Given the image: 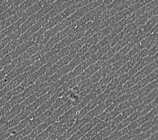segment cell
Listing matches in <instances>:
<instances>
[{"instance_id": "cell-1", "label": "cell", "mask_w": 158, "mask_h": 140, "mask_svg": "<svg viewBox=\"0 0 158 140\" xmlns=\"http://www.w3.org/2000/svg\"><path fill=\"white\" fill-rule=\"evenodd\" d=\"M28 76H30V75H28L26 73H23L22 74L18 75V76H17L16 78H14L8 85L6 86L5 88L2 90L6 94L7 92L11 91V90H12L13 89L20 86Z\"/></svg>"}, {"instance_id": "cell-2", "label": "cell", "mask_w": 158, "mask_h": 140, "mask_svg": "<svg viewBox=\"0 0 158 140\" xmlns=\"http://www.w3.org/2000/svg\"><path fill=\"white\" fill-rule=\"evenodd\" d=\"M78 112L79 111L77 107H73L72 108H71L68 111H67L65 113H64L63 115L59 117V118L56 120V121L59 122L62 124H65L67 121L73 118L74 116L76 115Z\"/></svg>"}, {"instance_id": "cell-3", "label": "cell", "mask_w": 158, "mask_h": 140, "mask_svg": "<svg viewBox=\"0 0 158 140\" xmlns=\"http://www.w3.org/2000/svg\"><path fill=\"white\" fill-rule=\"evenodd\" d=\"M72 107H73L72 100H71L69 99L65 104H64L63 105L61 106V107H60L59 108L54 111L53 113H52V117L57 120L59 117L63 115L64 113H65L67 111H68Z\"/></svg>"}, {"instance_id": "cell-4", "label": "cell", "mask_w": 158, "mask_h": 140, "mask_svg": "<svg viewBox=\"0 0 158 140\" xmlns=\"http://www.w3.org/2000/svg\"><path fill=\"white\" fill-rule=\"evenodd\" d=\"M106 108H107V107L104 103L102 104H98L96 107H95L94 109L89 111L85 117H87L88 119H89V120H92L94 118H95L96 117L98 116L99 115L104 112L105 110H106Z\"/></svg>"}, {"instance_id": "cell-5", "label": "cell", "mask_w": 158, "mask_h": 140, "mask_svg": "<svg viewBox=\"0 0 158 140\" xmlns=\"http://www.w3.org/2000/svg\"><path fill=\"white\" fill-rule=\"evenodd\" d=\"M37 22H38V20H37V18L36 17L35 14L30 16L27 20H26V21L24 22V23L22 24V25L20 26V30L22 32V34H24L26 31H27L31 27V26L35 25Z\"/></svg>"}, {"instance_id": "cell-6", "label": "cell", "mask_w": 158, "mask_h": 140, "mask_svg": "<svg viewBox=\"0 0 158 140\" xmlns=\"http://www.w3.org/2000/svg\"><path fill=\"white\" fill-rule=\"evenodd\" d=\"M18 13V6H12L8 10H7L6 12H3L1 15H0V22L4 21L7 19H8L11 17H12L14 15Z\"/></svg>"}, {"instance_id": "cell-7", "label": "cell", "mask_w": 158, "mask_h": 140, "mask_svg": "<svg viewBox=\"0 0 158 140\" xmlns=\"http://www.w3.org/2000/svg\"><path fill=\"white\" fill-rule=\"evenodd\" d=\"M44 1L43 0H40V1H38L36 3H35L32 6L30 7L26 11L25 14L27 15L28 17L32 16V15L36 14L38 12L42 9V7L44 6Z\"/></svg>"}, {"instance_id": "cell-8", "label": "cell", "mask_w": 158, "mask_h": 140, "mask_svg": "<svg viewBox=\"0 0 158 140\" xmlns=\"http://www.w3.org/2000/svg\"><path fill=\"white\" fill-rule=\"evenodd\" d=\"M158 22V16H154L147 22V23L143 26V31L145 33H149L152 31V28L155 26Z\"/></svg>"}, {"instance_id": "cell-9", "label": "cell", "mask_w": 158, "mask_h": 140, "mask_svg": "<svg viewBox=\"0 0 158 140\" xmlns=\"http://www.w3.org/2000/svg\"><path fill=\"white\" fill-rule=\"evenodd\" d=\"M22 111V110L20 107V105L18 104L16 106H15V107H14L9 112H7L6 114L4 115V116L7 119V120L9 121H10L11 119H12L14 117H15L16 115L19 114V113H20Z\"/></svg>"}, {"instance_id": "cell-10", "label": "cell", "mask_w": 158, "mask_h": 140, "mask_svg": "<svg viewBox=\"0 0 158 140\" xmlns=\"http://www.w3.org/2000/svg\"><path fill=\"white\" fill-rule=\"evenodd\" d=\"M37 2H38L37 0H26V1H24L18 6V12L24 13L30 7L32 6Z\"/></svg>"}, {"instance_id": "cell-11", "label": "cell", "mask_w": 158, "mask_h": 140, "mask_svg": "<svg viewBox=\"0 0 158 140\" xmlns=\"http://www.w3.org/2000/svg\"><path fill=\"white\" fill-rule=\"evenodd\" d=\"M157 96H158L157 89H155L154 90H153L152 92H150L149 94H148V95L145 96L143 98H142L143 103L145 105L152 103L153 100Z\"/></svg>"}, {"instance_id": "cell-12", "label": "cell", "mask_w": 158, "mask_h": 140, "mask_svg": "<svg viewBox=\"0 0 158 140\" xmlns=\"http://www.w3.org/2000/svg\"><path fill=\"white\" fill-rule=\"evenodd\" d=\"M116 126L114 125H109L108 126H107L106 128H104V129L102 130L100 132H99L98 134L100 135V137L102 138L106 137L108 135H111L112 133L116 131Z\"/></svg>"}, {"instance_id": "cell-13", "label": "cell", "mask_w": 158, "mask_h": 140, "mask_svg": "<svg viewBox=\"0 0 158 140\" xmlns=\"http://www.w3.org/2000/svg\"><path fill=\"white\" fill-rule=\"evenodd\" d=\"M88 67L89 66H88V64L85 61L80 63V65L77 66L72 71L74 74V76L76 78L77 76H78V75H80L81 73L84 72V71L87 69Z\"/></svg>"}, {"instance_id": "cell-14", "label": "cell", "mask_w": 158, "mask_h": 140, "mask_svg": "<svg viewBox=\"0 0 158 140\" xmlns=\"http://www.w3.org/2000/svg\"><path fill=\"white\" fill-rule=\"evenodd\" d=\"M69 100V97H62V98H58L57 100H55L54 104L52 105L51 108L55 111L57 108H59L60 107H61L62 105L65 104L67 101Z\"/></svg>"}, {"instance_id": "cell-15", "label": "cell", "mask_w": 158, "mask_h": 140, "mask_svg": "<svg viewBox=\"0 0 158 140\" xmlns=\"http://www.w3.org/2000/svg\"><path fill=\"white\" fill-rule=\"evenodd\" d=\"M122 113V112L120 111V109L118 108V107H116L113 111H112L111 112L108 113L106 117V121L110 123V121H112V120L114 119L116 117H118L119 115H120Z\"/></svg>"}, {"instance_id": "cell-16", "label": "cell", "mask_w": 158, "mask_h": 140, "mask_svg": "<svg viewBox=\"0 0 158 140\" xmlns=\"http://www.w3.org/2000/svg\"><path fill=\"white\" fill-rule=\"evenodd\" d=\"M102 78H103V75H102V71L100 69V70L96 71V72L94 74L91 78H90V80H91L92 84H96V83L99 82L101 80V79Z\"/></svg>"}, {"instance_id": "cell-17", "label": "cell", "mask_w": 158, "mask_h": 140, "mask_svg": "<svg viewBox=\"0 0 158 140\" xmlns=\"http://www.w3.org/2000/svg\"><path fill=\"white\" fill-rule=\"evenodd\" d=\"M119 84L120 83H119L118 78H116L114 79H112V80L107 85V89L110 90V92H112L116 90V88H117Z\"/></svg>"}, {"instance_id": "cell-18", "label": "cell", "mask_w": 158, "mask_h": 140, "mask_svg": "<svg viewBox=\"0 0 158 140\" xmlns=\"http://www.w3.org/2000/svg\"><path fill=\"white\" fill-rule=\"evenodd\" d=\"M91 85H92V82H91V80H90V78H89L80 82L77 86L79 88V89H80V93H81L85 88H88V87L90 86Z\"/></svg>"}, {"instance_id": "cell-19", "label": "cell", "mask_w": 158, "mask_h": 140, "mask_svg": "<svg viewBox=\"0 0 158 140\" xmlns=\"http://www.w3.org/2000/svg\"><path fill=\"white\" fill-rule=\"evenodd\" d=\"M153 126H154V125L152 122V121H149L146 122L144 124H143L139 129H140L141 132L144 133V132H147L149 130H151L152 129L153 127Z\"/></svg>"}, {"instance_id": "cell-20", "label": "cell", "mask_w": 158, "mask_h": 140, "mask_svg": "<svg viewBox=\"0 0 158 140\" xmlns=\"http://www.w3.org/2000/svg\"><path fill=\"white\" fill-rule=\"evenodd\" d=\"M89 112V111L88 110V108H86V107L85 108H84L83 109L80 110V111H79L77 114L74 116L73 118L76 119V121L77 120H80L81 119L84 118L86 116V115L88 114V112Z\"/></svg>"}, {"instance_id": "cell-21", "label": "cell", "mask_w": 158, "mask_h": 140, "mask_svg": "<svg viewBox=\"0 0 158 140\" xmlns=\"http://www.w3.org/2000/svg\"><path fill=\"white\" fill-rule=\"evenodd\" d=\"M87 40H88L87 38L84 37L82 38V39L76 41V42H74L73 43L75 46V51H78L79 49H80L85 45Z\"/></svg>"}, {"instance_id": "cell-22", "label": "cell", "mask_w": 158, "mask_h": 140, "mask_svg": "<svg viewBox=\"0 0 158 140\" xmlns=\"http://www.w3.org/2000/svg\"><path fill=\"white\" fill-rule=\"evenodd\" d=\"M157 114H158V107H156V108H153L152 111L145 116L149 121H153V119L157 115Z\"/></svg>"}, {"instance_id": "cell-23", "label": "cell", "mask_w": 158, "mask_h": 140, "mask_svg": "<svg viewBox=\"0 0 158 140\" xmlns=\"http://www.w3.org/2000/svg\"><path fill=\"white\" fill-rule=\"evenodd\" d=\"M130 123H131V122L129 121V120L128 119L123 120L121 123H120L118 125L116 126V131H120V130L123 129L127 127L128 125H129Z\"/></svg>"}, {"instance_id": "cell-24", "label": "cell", "mask_w": 158, "mask_h": 140, "mask_svg": "<svg viewBox=\"0 0 158 140\" xmlns=\"http://www.w3.org/2000/svg\"><path fill=\"white\" fill-rule=\"evenodd\" d=\"M49 78L50 77H48V75L46 74H45L44 75H42V76L40 77L38 79H37L35 84H36V85H38V86L43 85V84H44V83H46L48 80V79H49Z\"/></svg>"}, {"instance_id": "cell-25", "label": "cell", "mask_w": 158, "mask_h": 140, "mask_svg": "<svg viewBox=\"0 0 158 140\" xmlns=\"http://www.w3.org/2000/svg\"><path fill=\"white\" fill-rule=\"evenodd\" d=\"M134 112H135L134 108L133 107H129V108H127L126 110H125L124 111H123L121 113V115L123 117L124 120H125V119H127L128 117H129Z\"/></svg>"}, {"instance_id": "cell-26", "label": "cell", "mask_w": 158, "mask_h": 140, "mask_svg": "<svg viewBox=\"0 0 158 140\" xmlns=\"http://www.w3.org/2000/svg\"><path fill=\"white\" fill-rule=\"evenodd\" d=\"M111 70H112V66H104L102 67L101 71L103 75V78H105L106 75L110 74L112 72Z\"/></svg>"}, {"instance_id": "cell-27", "label": "cell", "mask_w": 158, "mask_h": 140, "mask_svg": "<svg viewBox=\"0 0 158 140\" xmlns=\"http://www.w3.org/2000/svg\"><path fill=\"white\" fill-rule=\"evenodd\" d=\"M118 80H119V83L120 85H124L127 82H128L131 79V77L129 76V75L127 74H125L123 75H120V76L118 77Z\"/></svg>"}, {"instance_id": "cell-28", "label": "cell", "mask_w": 158, "mask_h": 140, "mask_svg": "<svg viewBox=\"0 0 158 140\" xmlns=\"http://www.w3.org/2000/svg\"><path fill=\"white\" fill-rule=\"evenodd\" d=\"M89 49V47L88 46V45L85 44L80 49H79L78 51H77V56L81 57L84 55H85L86 53L88 51Z\"/></svg>"}, {"instance_id": "cell-29", "label": "cell", "mask_w": 158, "mask_h": 140, "mask_svg": "<svg viewBox=\"0 0 158 140\" xmlns=\"http://www.w3.org/2000/svg\"><path fill=\"white\" fill-rule=\"evenodd\" d=\"M141 117V112H137V111H135L129 117H128L127 119L129 120V121L131 123H132V122L135 121H136L137 119H139V117Z\"/></svg>"}, {"instance_id": "cell-30", "label": "cell", "mask_w": 158, "mask_h": 140, "mask_svg": "<svg viewBox=\"0 0 158 140\" xmlns=\"http://www.w3.org/2000/svg\"><path fill=\"white\" fill-rule=\"evenodd\" d=\"M140 127H141V125L139 124L138 123L137 121L136 120V121H135L131 123L129 125H128V127L127 128V129L129 130V131H132V130L140 128Z\"/></svg>"}, {"instance_id": "cell-31", "label": "cell", "mask_w": 158, "mask_h": 140, "mask_svg": "<svg viewBox=\"0 0 158 140\" xmlns=\"http://www.w3.org/2000/svg\"><path fill=\"white\" fill-rule=\"evenodd\" d=\"M76 120L74 118L71 119L69 121H67L65 124L63 125V127L65 128L66 130H68L69 129H70L71 127H73V125L75 124V123H76Z\"/></svg>"}, {"instance_id": "cell-32", "label": "cell", "mask_w": 158, "mask_h": 140, "mask_svg": "<svg viewBox=\"0 0 158 140\" xmlns=\"http://www.w3.org/2000/svg\"><path fill=\"white\" fill-rule=\"evenodd\" d=\"M153 108V106L152 104V103L150 104H148L145 106V108L143 110V111L141 112V117L142 116H145L146 115H148V113L152 111V110Z\"/></svg>"}, {"instance_id": "cell-33", "label": "cell", "mask_w": 158, "mask_h": 140, "mask_svg": "<svg viewBox=\"0 0 158 140\" xmlns=\"http://www.w3.org/2000/svg\"><path fill=\"white\" fill-rule=\"evenodd\" d=\"M123 0H115V1H113L111 4L109 5L108 6H107V10H110L113 8H115V7H118L120 5V3H122Z\"/></svg>"}, {"instance_id": "cell-34", "label": "cell", "mask_w": 158, "mask_h": 140, "mask_svg": "<svg viewBox=\"0 0 158 140\" xmlns=\"http://www.w3.org/2000/svg\"><path fill=\"white\" fill-rule=\"evenodd\" d=\"M22 138H23V136L20 133H18L16 134H14L12 135H10L8 138H7V140H20Z\"/></svg>"}, {"instance_id": "cell-35", "label": "cell", "mask_w": 158, "mask_h": 140, "mask_svg": "<svg viewBox=\"0 0 158 140\" xmlns=\"http://www.w3.org/2000/svg\"><path fill=\"white\" fill-rule=\"evenodd\" d=\"M141 133V132L140 129L139 128V129H134V130H132L131 131H129V133H128L127 134L129 135L131 138H133V137H135V136H137Z\"/></svg>"}, {"instance_id": "cell-36", "label": "cell", "mask_w": 158, "mask_h": 140, "mask_svg": "<svg viewBox=\"0 0 158 140\" xmlns=\"http://www.w3.org/2000/svg\"><path fill=\"white\" fill-rule=\"evenodd\" d=\"M98 50H99V49H98V47L97 45H93V46H92L91 47H89L88 52L90 55H92L96 53L98 51Z\"/></svg>"}, {"instance_id": "cell-37", "label": "cell", "mask_w": 158, "mask_h": 140, "mask_svg": "<svg viewBox=\"0 0 158 140\" xmlns=\"http://www.w3.org/2000/svg\"><path fill=\"white\" fill-rule=\"evenodd\" d=\"M149 50V49H143L142 50L139 52V55H140L141 59L146 57H148Z\"/></svg>"}, {"instance_id": "cell-38", "label": "cell", "mask_w": 158, "mask_h": 140, "mask_svg": "<svg viewBox=\"0 0 158 140\" xmlns=\"http://www.w3.org/2000/svg\"><path fill=\"white\" fill-rule=\"evenodd\" d=\"M94 35H95V32H94V31L93 28H89V30H88V31L85 32L84 37L87 38V39H89L90 37H92Z\"/></svg>"}, {"instance_id": "cell-39", "label": "cell", "mask_w": 158, "mask_h": 140, "mask_svg": "<svg viewBox=\"0 0 158 140\" xmlns=\"http://www.w3.org/2000/svg\"><path fill=\"white\" fill-rule=\"evenodd\" d=\"M150 33H151V34H156V35H157V34H158V22H157V24L152 28V31H150Z\"/></svg>"}, {"instance_id": "cell-40", "label": "cell", "mask_w": 158, "mask_h": 140, "mask_svg": "<svg viewBox=\"0 0 158 140\" xmlns=\"http://www.w3.org/2000/svg\"><path fill=\"white\" fill-rule=\"evenodd\" d=\"M152 104L153 108L158 107V96L156 97L155 99L153 100V102L152 103Z\"/></svg>"}, {"instance_id": "cell-41", "label": "cell", "mask_w": 158, "mask_h": 140, "mask_svg": "<svg viewBox=\"0 0 158 140\" xmlns=\"http://www.w3.org/2000/svg\"><path fill=\"white\" fill-rule=\"evenodd\" d=\"M152 12L153 15L154 16H158V6L154 7V8L152 10Z\"/></svg>"}, {"instance_id": "cell-42", "label": "cell", "mask_w": 158, "mask_h": 140, "mask_svg": "<svg viewBox=\"0 0 158 140\" xmlns=\"http://www.w3.org/2000/svg\"><path fill=\"white\" fill-rule=\"evenodd\" d=\"M152 122H153L154 125H157V124H158V114H157V115L155 117V118L153 119V120L152 121Z\"/></svg>"}, {"instance_id": "cell-43", "label": "cell", "mask_w": 158, "mask_h": 140, "mask_svg": "<svg viewBox=\"0 0 158 140\" xmlns=\"http://www.w3.org/2000/svg\"><path fill=\"white\" fill-rule=\"evenodd\" d=\"M2 117H3V114H2V112L1 111V110H0V119H1Z\"/></svg>"}, {"instance_id": "cell-44", "label": "cell", "mask_w": 158, "mask_h": 140, "mask_svg": "<svg viewBox=\"0 0 158 140\" xmlns=\"http://www.w3.org/2000/svg\"><path fill=\"white\" fill-rule=\"evenodd\" d=\"M3 2V0H0V6L2 4Z\"/></svg>"}, {"instance_id": "cell-45", "label": "cell", "mask_w": 158, "mask_h": 140, "mask_svg": "<svg viewBox=\"0 0 158 140\" xmlns=\"http://www.w3.org/2000/svg\"><path fill=\"white\" fill-rule=\"evenodd\" d=\"M157 91H158V88H157Z\"/></svg>"}, {"instance_id": "cell-46", "label": "cell", "mask_w": 158, "mask_h": 140, "mask_svg": "<svg viewBox=\"0 0 158 140\" xmlns=\"http://www.w3.org/2000/svg\"></svg>"}]
</instances>
